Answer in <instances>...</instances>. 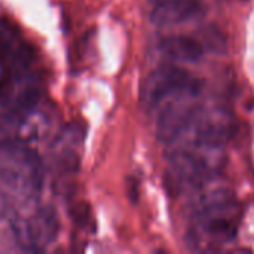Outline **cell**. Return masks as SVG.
I'll return each mask as SVG.
<instances>
[{"instance_id": "9c48e42d", "label": "cell", "mask_w": 254, "mask_h": 254, "mask_svg": "<svg viewBox=\"0 0 254 254\" xmlns=\"http://www.w3.org/2000/svg\"><path fill=\"white\" fill-rule=\"evenodd\" d=\"M21 110L10 109L9 112L0 113V147L9 146L15 141L18 129L22 122Z\"/></svg>"}, {"instance_id": "7a4b0ae2", "label": "cell", "mask_w": 254, "mask_h": 254, "mask_svg": "<svg viewBox=\"0 0 254 254\" xmlns=\"http://www.w3.org/2000/svg\"><path fill=\"white\" fill-rule=\"evenodd\" d=\"M168 152L167 185L177 192L202 190L225 167V149L208 147L190 140L174 141Z\"/></svg>"}, {"instance_id": "ba28073f", "label": "cell", "mask_w": 254, "mask_h": 254, "mask_svg": "<svg viewBox=\"0 0 254 254\" xmlns=\"http://www.w3.org/2000/svg\"><path fill=\"white\" fill-rule=\"evenodd\" d=\"M159 54L173 64H196L205 55V46L201 39L186 34H171L158 45Z\"/></svg>"}, {"instance_id": "277c9868", "label": "cell", "mask_w": 254, "mask_h": 254, "mask_svg": "<svg viewBox=\"0 0 254 254\" xmlns=\"http://www.w3.org/2000/svg\"><path fill=\"white\" fill-rule=\"evenodd\" d=\"M232 135H234L232 115L225 107L201 104L190 128L179 140H190L202 146L225 149V146L232 138Z\"/></svg>"}, {"instance_id": "5b68a950", "label": "cell", "mask_w": 254, "mask_h": 254, "mask_svg": "<svg viewBox=\"0 0 254 254\" xmlns=\"http://www.w3.org/2000/svg\"><path fill=\"white\" fill-rule=\"evenodd\" d=\"M198 97L190 94L173 97L158 107L156 135L162 143L171 144L188 132L201 107Z\"/></svg>"}, {"instance_id": "52a82bcc", "label": "cell", "mask_w": 254, "mask_h": 254, "mask_svg": "<svg viewBox=\"0 0 254 254\" xmlns=\"http://www.w3.org/2000/svg\"><path fill=\"white\" fill-rule=\"evenodd\" d=\"M202 13V0H149V16L156 27L186 24Z\"/></svg>"}, {"instance_id": "8992f818", "label": "cell", "mask_w": 254, "mask_h": 254, "mask_svg": "<svg viewBox=\"0 0 254 254\" xmlns=\"http://www.w3.org/2000/svg\"><path fill=\"white\" fill-rule=\"evenodd\" d=\"M15 229L18 241L24 246V250L40 252L58 237L60 219L54 208L45 207Z\"/></svg>"}, {"instance_id": "6da1fadb", "label": "cell", "mask_w": 254, "mask_h": 254, "mask_svg": "<svg viewBox=\"0 0 254 254\" xmlns=\"http://www.w3.org/2000/svg\"><path fill=\"white\" fill-rule=\"evenodd\" d=\"M243 213L241 202L226 188L199 193L190 204L188 244L198 252L220 250L237 238Z\"/></svg>"}, {"instance_id": "3957f363", "label": "cell", "mask_w": 254, "mask_h": 254, "mask_svg": "<svg viewBox=\"0 0 254 254\" xmlns=\"http://www.w3.org/2000/svg\"><path fill=\"white\" fill-rule=\"evenodd\" d=\"M202 80L183 68L168 63L153 70L141 86V100L149 109H158L164 101L179 95H199Z\"/></svg>"}]
</instances>
